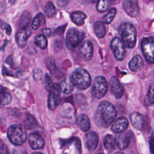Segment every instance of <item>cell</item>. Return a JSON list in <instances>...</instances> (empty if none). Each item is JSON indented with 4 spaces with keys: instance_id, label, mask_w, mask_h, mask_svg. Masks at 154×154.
<instances>
[{
    "instance_id": "8d00e7d4",
    "label": "cell",
    "mask_w": 154,
    "mask_h": 154,
    "mask_svg": "<svg viewBox=\"0 0 154 154\" xmlns=\"http://www.w3.org/2000/svg\"><path fill=\"white\" fill-rule=\"evenodd\" d=\"M11 154H27V153L23 149H16L13 151Z\"/></svg>"
},
{
    "instance_id": "4316f807",
    "label": "cell",
    "mask_w": 154,
    "mask_h": 154,
    "mask_svg": "<svg viewBox=\"0 0 154 154\" xmlns=\"http://www.w3.org/2000/svg\"><path fill=\"white\" fill-rule=\"evenodd\" d=\"M34 43L36 46L42 49H45L48 46V40L46 37L43 34H39L34 37Z\"/></svg>"
},
{
    "instance_id": "d590c367",
    "label": "cell",
    "mask_w": 154,
    "mask_h": 154,
    "mask_svg": "<svg viewBox=\"0 0 154 154\" xmlns=\"http://www.w3.org/2000/svg\"><path fill=\"white\" fill-rule=\"evenodd\" d=\"M42 32L43 34V35H44L46 37H49L51 35V30L50 28H43L42 30Z\"/></svg>"
},
{
    "instance_id": "44dd1931",
    "label": "cell",
    "mask_w": 154,
    "mask_h": 154,
    "mask_svg": "<svg viewBox=\"0 0 154 154\" xmlns=\"http://www.w3.org/2000/svg\"><path fill=\"white\" fill-rule=\"evenodd\" d=\"M86 17V14L81 11H75L71 14L72 21L78 26L82 25L84 23Z\"/></svg>"
},
{
    "instance_id": "277c9868",
    "label": "cell",
    "mask_w": 154,
    "mask_h": 154,
    "mask_svg": "<svg viewBox=\"0 0 154 154\" xmlns=\"http://www.w3.org/2000/svg\"><path fill=\"white\" fill-rule=\"evenodd\" d=\"M7 136L10 141L15 146L22 145L26 140V132L20 125L10 126L7 131Z\"/></svg>"
},
{
    "instance_id": "30bf717a",
    "label": "cell",
    "mask_w": 154,
    "mask_h": 154,
    "mask_svg": "<svg viewBox=\"0 0 154 154\" xmlns=\"http://www.w3.org/2000/svg\"><path fill=\"white\" fill-rule=\"evenodd\" d=\"M31 35V31L28 28H20L16 34V42L20 48H23Z\"/></svg>"
},
{
    "instance_id": "ffe728a7",
    "label": "cell",
    "mask_w": 154,
    "mask_h": 154,
    "mask_svg": "<svg viewBox=\"0 0 154 154\" xmlns=\"http://www.w3.org/2000/svg\"><path fill=\"white\" fill-rule=\"evenodd\" d=\"M76 124L81 131L87 132L90 128L89 118L85 114H80L76 118Z\"/></svg>"
},
{
    "instance_id": "ac0fdd59",
    "label": "cell",
    "mask_w": 154,
    "mask_h": 154,
    "mask_svg": "<svg viewBox=\"0 0 154 154\" xmlns=\"http://www.w3.org/2000/svg\"><path fill=\"white\" fill-rule=\"evenodd\" d=\"M132 125L137 130H141L144 125V119L143 115L138 112H132L129 116Z\"/></svg>"
},
{
    "instance_id": "484cf974",
    "label": "cell",
    "mask_w": 154,
    "mask_h": 154,
    "mask_svg": "<svg viewBox=\"0 0 154 154\" xmlns=\"http://www.w3.org/2000/svg\"><path fill=\"white\" fill-rule=\"evenodd\" d=\"M94 31L99 38H102L106 33V29L104 24L100 22H96L94 24Z\"/></svg>"
},
{
    "instance_id": "7c38bea8",
    "label": "cell",
    "mask_w": 154,
    "mask_h": 154,
    "mask_svg": "<svg viewBox=\"0 0 154 154\" xmlns=\"http://www.w3.org/2000/svg\"><path fill=\"white\" fill-rule=\"evenodd\" d=\"M98 137L94 132L87 133L84 137V142L86 148L89 152H93L96 149L98 144Z\"/></svg>"
},
{
    "instance_id": "52a82bcc",
    "label": "cell",
    "mask_w": 154,
    "mask_h": 154,
    "mask_svg": "<svg viewBox=\"0 0 154 154\" xmlns=\"http://www.w3.org/2000/svg\"><path fill=\"white\" fill-rule=\"evenodd\" d=\"M84 38V34L76 29H69L66 34L67 45L70 48H76Z\"/></svg>"
},
{
    "instance_id": "bcb514c9",
    "label": "cell",
    "mask_w": 154,
    "mask_h": 154,
    "mask_svg": "<svg viewBox=\"0 0 154 154\" xmlns=\"http://www.w3.org/2000/svg\"><path fill=\"white\" fill-rule=\"evenodd\" d=\"M66 154H67V153H66Z\"/></svg>"
},
{
    "instance_id": "8992f818",
    "label": "cell",
    "mask_w": 154,
    "mask_h": 154,
    "mask_svg": "<svg viewBox=\"0 0 154 154\" xmlns=\"http://www.w3.org/2000/svg\"><path fill=\"white\" fill-rule=\"evenodd\" d=\"M141 46L146 60L150 64L154 63V38L151 37L144 38Z\"/></svg>"
},
{
    "instance_id": "4fadbf2b",
    "label": "cell",
    "mask_w": 154,
    "mask_h": 154,
    "mask_svg": "<svg viewBox=\"0 0 154 154\" xmlns=\"http://www.w3.org/2000/svg\"><path fill=\"white\" fill-rule=\"evenodd\" d=\"M123 7L126 13L131 17H135L139 12L137 0H124Z\"/></svg>"
},
{
    "instance_id": "836d02e7",
    "label": "cell",
    "mask_w": 154,
    "mask_h": 154,
    "mask_svg": "<svg viewBox=\"0 0 154 154\" xmlns=\"http://www.w3.org/2000/svg\"><path fill=\"white\" fill-rule=\"evenodd\" d=\"M54 84L53 83L51 78L48 74H46L45 76V87L48 91H50L54 87Z\"/></svg>"
},
{
    "instance_id": "f6af8a7d",
    "label": "cell",
    "mask_w": 154,
    "mask_h": 154,
    "mask_svg": "<svg viewBox=\"0 0 154 154\" xmlns=\"http://www.w3.org/2000/svg\"><path fill=\"white\" fill-rule=\"evenodd\" d=\"M110 1H115V0H110Z\"/></svg>"
},
{
    "instance_id": "83f0119b",
    "label": "cell",
    "mask_w": 154,
    "mask_h": 154,
    "mask_svg": "<svg viewBox=\"0 0 154 154\" xmlns=\"http://www.w3.org/2000/svg\"><path fill=\"white\" fill-rule=\"evenodd\" d=\"M31 19V14L27 11L23 13L20 16L19 21V24L20 28H26L28 27Z\"/></svg>"
},
{
    "instance_id": "2e32d148",
    "label": "cell",
    "mask_w": 154,
    "mask_h": 154,
    "mask_svg": "<svg viewBox=\"0 0 154 154\" xmlns=\"http://www.w3.org/2000/svg\"><path fill=\"white\" fill-rule=\"evenodd\" d=\"M128 125L129 123L127 119L124 117H121L114 121L111 128L112 132L119 134L125 132L127 129Z\"/></svg>"
},
{
    "instance_id": "d4e9b609",
    "label": "cell",
    "mask_w": 154,
    "mask_h": 154,
    "mask_svg": "<svg viewBox=\"0 0 154 154\" xmlns=\"http://www.w3.org/2000/svg\"><path fill=\"white\" fill-rule=\"evenodd\" d=\"M154 103V83L152 84L149 88L144 99V104L146 106H151Z\"/></svg>"
},
{
    "instance_id": "ab89813d",
    "label": "cell",
    "mask_w": 154,
    "mask_h": 154,
    "mask_svg": "<svg viewBox=\"0 0 154 154\" xmlns=\"http://www.w3.org/2000/svg\"><path fill=\"white\" fill-rule=\"evenodd\" d=\"M17 0H9V2L11 4H14Z\"/></svg>"
},
{
    "instance_id": "8fae6325",
    "label": "cell",
    "mask_w": 154,
    "mask_h": 154,
    "mask_svg": "<svg viewBox=\"0 0 154 154\" xmlns=\"http://www.w3.org/2000/svg\"><path fill=\"white\" fill-rule=\"evenodd\" d=\"M131 137H132L131 131H128L126 132H123L121 133H119L116 139V144L118 148L121 150H123L127 148L130 144Z\"/></svg>"
},
{
    "instance_id": "ba28073f",
    "label": "cell",
    "mask_w": 154,
    "mask_h": 154,
    "mask_svg": "<svg viewBox=\"0 0 154 154\" xmlns=\"http://www.w3.org/2000/svg\"><path fill=\"white\" fill-rule=\"evenodd\" d=\"M110 48L113 52V54L118 60H122L126 54L125 46L123 41L119 37H114L111 42Z\"/></svg>"
},
{
    "instance_id": "e0dca14e",
    "label": "cell",
    "mask_w": 154,
    "mask_h": 154,
    "mask_svg": "<svg viewBox=\"0 0 154 154\" xmlns=\"http://www.w3.org/2000/svg\"><path fill=\"white\" fill-rule=\"evenodd\" d=\"M110 88L112 93L117 99H120L123 96L124 93L123 87L115 76H112L110 79Z\"/></svg>"
},
{
    "instance_id": "9a60e30c",
    "label": "cell",
    "mask_w": 154,
    "mask_h": 154,
    "mask_svg": "<svg viewBox=\"0 0 154 154\" xmlns=\"http://www.w3.org/2000/svg\"><path fill=\"white\" fill-rule=\"evenodd\" d=\"M28 143L30 147L34 150L43 147L45 141L41 135L37 132H32L28 136Z\"/></svg>"
},
{
    "instance_id": "ee69618b",
    "label": "cell",
    "mask_w": 154,
    "mask_h": 154,
    "mask_svg": "<svg viewBox=\"0 0 154 154\" xmlns=\"http://www.w3.org/2000/svg\"><path fill=\"white\" fill-rule=\"evenodd\" d=\"M98 154H103V153H98Z\"/></svg>"
},
{
    "instance_id": "5b68a950",
    "label": "cell",
    "mask_w": 154,
    "mask_h": 154,
    "mask_svg": "<svg viewBox=\"0 0 154 154\" xmlns=\"http://www.w3.org/2000/svg\"><path fill=\"white\" fill-rule=\"evenodd\" d=\"M108 90V83L106 79L102 76L95 78L92 87V94L96 99L102 98Z\"/></svg>"
},
{
    "instance_id": "e575fe53",
    "label": "cell",
    "mask_w": 154,
    "mask_h": 154,
    "mask_svg": "<svg viewBox=\"0 0 154 154\" xmlns=\"http://www.w3.org/2000/svg\"><path fill=\"white\" fill-rule=\"evenodd\" d=\"M0 154H9L7 147L1 140H0Z\"/></svg>"
},
{
    "instance_id": "3957f363",
    "label": "cell",
    "mask_w": 154,
    "mask_h": 154,
    "mask_svg": "<svg viewBox=\"0 0 154 154\" xmlns=\"http://www.w3.org/2000/svg\"><path fill=\"white\" fill-rule=\"evenodd\" d=\"M70 80L73 85L81 90L87 89L91 82L90 73L85 69L81 67L76 69L72 73Z\"/></svg>"
},
{
    "instance_id": "d6986e66",
    "label": "cell",
    "mask_w": 154,
    "mask_h": 154,
    "mask_svg": "<svg viewBox=\"0 0 154 154\" xmlns=\"http://www.w3.org/2000/svg\"><path fill=\"white\" fill-rule=\"evenodd\" d=\"M144 67V61L141 57L139 55L134 57L129 63L130 70L134 72L140 71Z\"/></svg>"
},
{
    "instance_id": "b9f144b4",
    "label": "cell",
    "mask_w": 154,
    "mask_h": 154,
    "mask_svg": "<svg viewBox=\"0 0 154 154\" xmlns=\"http://www.w3.org/2000/svg\"><path fill=\"white\" fill-rule=\"evenodd\" d=\"M32 154H43V153H42L40 152H34V153H33Z\"/></svg>"
},
{
    "instance_id": "9c48e42d",
    "label": "cell",
    "mask_w": 154,
    "mask_h": 154,
    "mask_svg": "<svg viewBox=\"0 0 154 154\" xmlns=\"http://www.w3.org/2000/svg\"><path fill=\"white\" fill-rule=\"evenodd\" d=\"M60 92V85L54 84L53 88L49 91V94L48 100V106L50 109H55L60 103L61 100Z\"/></svg>"
},
{
    "instance_id": "74e56055",
    "label": "cell",
    "mask_w": 154,
    "mask_h": 154,
    "mask_svg": "<svg viewBox=\"0 0 154 154\" xmlns=\"http://www.w3.org/2000/svg\"><path fill=\"white\" fill-rule=\"evenodd\" d=\"M64 0H58V2H57V4L59 7H64L66 5V2H64L63 3V2L64 1Z\"/></svg>"
},
{
    "instance_id": "5bb4252c",
    "label": "cell",
    "mask_w": 154,
    "mask_h": 154,
    "mask_svg": "<svg viewBox=\"0 0 154 154\" xmlns=\"http://www.w3.org/2000/svg\"><path fill=\"white\" fill-rule=\"evenodd\" d=\"M79 54L81 57L85 61L90 60L93 54V46L90 40H85L81 45L79 49Z\"/></svg>"
},
{
    "instance_id": "f35d334b",
    "label": "cell",
    "mask_w": 154,
    "mask_h": 154,
    "mask_svg": "<svg viewBox=\"0 0 154 154\" xmlns=\"http://www.w3.org/2000/svg\"><path fill=\"white\" fill-rule=\"evenodd\" d=\"M5 31H6V34H8V35H10V33H11V27L10 25H7V27H6V29H5Z\"/></svg>"
},
{
    "instance_id": "6da1fadb",
    "label": "cell",
    "mask_w": 154,
    "mask_h": 154,
    "mask_svg": "<svg viewBox=\"0 0 154 154\" xmlns=\"http://www.w3.org/2000/svg\"><path fill=\"white\" fill-rule=\"evenodd\" d=\"M117 116V111L114 105L106 100L99 104L94 114L96 124L102 128H106L112 124Z\"/></svg>"
},
{
    "instance_id": "4dcf8cb0",
    "label": "cell",
    "mask_w": 154,
    "mask_h": 154,
    "mask_svg": "<svg viewBox=\"0 0 154 154\" xmlns=\"http://www.w3.org/2000/svg\"><path fill=\"white\" fill-rule=\"evenodd\" d=\"M116 8H111L109 11H108V13L103 16V17L102 18V20L104 23H106V24H109L114 19L116 14Z\"/></svg>"
},
{
    "instance_id": "f1b7e54d",
    "label": "cell",
    "mask_w": 154,
    "mask_h": 154,
    "mask_svg": "<svg viewBox=\"0 0 154 154\" xmlns=\"http://www.w3.org/2000/svg\"><path fill=\"white\" fill-rule=\"evenodd\" d=\"M56 12H57V10L54 4L51 1L48 2L46 4L45 7V14L49 17H52L55 15Z\"/></svg>"
},
{
    "instance_id": "603a6c76",
    "label": "cell",
    "mask_w": 154,
    "mask_h": 154,
    "mask_svg": "<svg viewBox=\"0 0 154 154\" xmlns=\"http://www.w3.org/2000/svg\"><path fill=\"white\" fill-rule=\"evenodd\" d=\"M116 143V140L112 135L108 134L105 136L103 140V144L105 149L108 152H110L114 149Z\"/></svg>"
},
{
    "instance_id": "cb8c5ba5",
    "label": "cell",
    "mask_w": 154,
    "mask_h": 154,
    "mask_svg": "<svg viewBox=\"0 0 154 154\" xmlns=\"http://www.w3.org/2000/svg\"><path fill=\"white\" fill-rule=\"evenodd\" d=\"M46 22L45 15L42 13H38L34 18L32 23L31 28L32 29H37L41 25L45 24Z\"/></svg>"
},
{
    "instance_id": "7a4b0ae2",
    "label": "cell",
    "mask_w": 154,
    "mask_h": 154,
    "mask_svg": "<svg viewBox=\"0 0 154 154\" xmlns=\"http://www.w3.org/2000/svg\"><path fill=\"white\" fill-rule=\"evenodd\" d=\"M118 31L125 46L128 48H133L137 40V31L134 26L126 22L119 26Z\"/></svg>"
},
{
    "instance_id": "d6a6232c",
    "label": "cell",
    "mask_w": 154,
    "mask_h": 154,
    "mask_svg": "<svg viewBox=\"0 0 154 154\" xmlns=\"http://www.w3.org/2000/svg\"><path fill=\"white\" fill-rule=\"evenodd\" d=\"M37 125V120L32 116L30 115H28V117L26 119L25 125L27 128H33V127L36 126Z\"/></svg>"
},
{
    "instance_id": "f546056e",
    "label": "cell",
    "mask_w": 154,
    "mask_h": 154,
    "mask_svg": "<svg viewBox=\"0 0 154 154\" xmlns=\"http://www.w3.org/2000/svg\"><path fill=\"white\" fill-rule=\"evenodd\" d=\"M11 96L6 91L0 92V106L8 105L11 101Z\"/></svg>"
},
{
    "instance_id": "60d3db41",
    "label": "cell",
    "mask_w": 154,
    "mask_h": 154,
    "mask_svg": "<svg viewBox=\"0 0 154 154\" xmlns=\"http://www.w3.org/2000/svg\"><path fill=\"white\" fill-rule=\"evenodd\" d=\"M115 154H124V153L122 152H116Z\"/></svg>"
},
{
    "instance_id": "7bdbcfd3",
    "label": "cell",
    "mask_w": 154,
    "mask_h": 154,
    "mask_svg": "<svg viewBox=\"0 0 154 154\" xmlns=\"http://www.w3.org/2000/svg\"><path fill=\"white\" fill-rule=\"evenodd\" d=\"M92 2H96V1H97L98 0H91Z\"/></svg>"
},
{
    "instance_id": "7402d4cb",
    "label": "cell",
    "mask_w": 154,
    "mask_h": 154,
    "mask_svg": "<svg viewBox=\"0 0 154 154\" xmlns=\"http://www.w3.org/2000/svg\"><path fill=\"white\" fill-rule=\"evenodd\" d=\"M74 85L70 79L66 78L63 79L60 84V88L61 91L64 94H70L73 90Z\"/></svg>"
},
{
    "instance_id": "1f68e13d",
    "label": "cell",
    "mask_w": 154,
    "mask_h": 154,
    "mask_svg": "<svg viewBox=\"0 0 154 154\" xmlns=\"http://www.w3.org/2000/svg\"><path fill=\"white\" fill-rule=\"evenodd\" d=\"M109 0H98L96 8L99 12H104L109 8Z\"/></svg>"
}]
</instances>
